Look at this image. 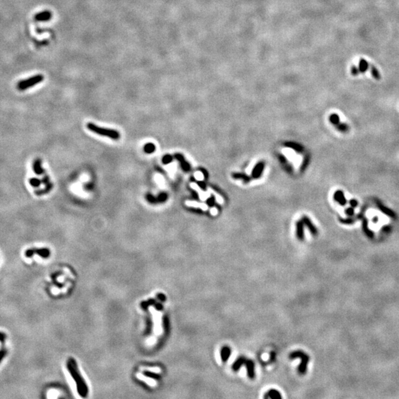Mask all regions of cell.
<instances>
[{
  "instance_id": "1",
  "label": "cell",
  "mask_w": 399,
  "mask_h": 399,
  "mask_svg": "<svg viewBox=\"0 0 399 399\" xmlns=\"http://www.w3.org/2000/svg\"><path fill=\"white\" fill-rule=\"evenodd\" d=\"M68 371L70 372V375L73 378V379L76 381L77 390H78V394L81 397L84 398L88 394V387H87V384L85 383L84 380L81 377V374L79 373L78 369V366H77L76 361L73 358H70L67 361V364Z\"/></svg>"
},
{
  "instance_id": "2",
  "label": "cell",
  "mask_w": 399,
  "mask_h": 399,
  "mask_svg": "<svg viewBox=\"0 0 399 399\" xmlns=\"http://www.w3.org/2000/svg\"><path fill=\"white\" fill-rule=\"evenodd\" d=\"M87 127L89 130L93 132L95 134L101 135V136L110 137V138L113 140H118L120 138V133L118 131L115 130V129L102 128V127L97 126V125L94 124L93 123H88L87 125Z\"/></svg>"
},
{
  "instance_id": "3",
  "label": "cell",
  "mask_w": 399,
  "mask_h": 399,
  "mask_svg": "<svg viewBox=\"0 0 399 399\" xmlns=\"http://www.w3.org/2000/svg\"><path fill=\"white\" fill-rule=\"evenodd\" d=\"M290 359H301V364L298 367V372L301 375H305L307 373V368H308V364L310 361V357L308 354L304 353L302 350H296V351L292 352L289 355Z\"/></svg>"
},
{
  "instance_id": "4",
  "label": "cell",
  "mask_w": 399,
  "mask_h": 399,
  "mask_svg": "<svg viewBox=\"0 0 399 399\" xmlns=\"http://www.w3.org/2000/svg\"><path fill=\"white\" fill-rule=\"evenodd\" d=\"M44 80V76L41 74H38L33 76L30 78L20 81L17 84V89L20 91H24L26 89H28L31 87H34L35 85L41 83Z\"/></svg>"
},
{
  "instance_id": "5",
  "label": "cell",
  "mask_w": 399,
  "mask_h": 399,
  "mask_svg": "<svg viewBox=\"0 0 399 399\" xmlns=\"http://www.w3.org/2000/svg\"><path fill=\"white\" fill-rule=\"evenodd\" d=\"M25 256L26 257L30 258L32 257L35 254H38L42 258H48L51 255V251L47 248H30V249L26 250L25 251Z\"/></svg>"
},
{
  "instance_id": "6",
  "label": "cell",
  "mask_w": 399,
  "mask_h": 399,
  "mask_svg": "<svg viewBox=\"0 0 399 399\" xmlns=\"http://www.w3.org/2000/svg\"><path fill=\"white\" fill-rule=\"evenodd\" d=\"M244 365L246 367L247 369L248 376L250 379H254L255 378V365L254 362L251 359L246 358Z\"/></svg>"
},
{
  "instance_id": "7",
  "label": "cell",
  "mask_w": 399,
  "mask_h": 399,
  "mask_svg": "<svg viewBox=\"0 0 399 399\" xmlns=\"http://www.w3.org/2000/svg\"><path fill=\"white\" fill-rule=\"evenodd\" d=\"M265 169V163L262 161L259 162L258 164H256L255 165V166L254 167L253 169L252 172H251V177L252 178L254 179H258L260 178L262 175L263 171H264Z\"/></svg>"
},
{
  "instance_id": "8",
  "label": "cell",
  "mask_w": 399,
  "mask_h": 399,
  "mask_svg": "<svg viewBox=\"0 0 399 399\" xmlns=\"http://www.w3.org/2000/svg\"><path fill=\"white\" fill-rule=\"evenodd\" d=\"M175 158L180 163V165H181L183 171H184V172H189L190 169H191V166H190L189 163L185 160L184 156H183L182 154L176 153L175 154Z\"/></svg>"
},
{
  "instance_id": "9",
  "label": "cell",
  "mask_w": 399,
  "mask_h": 399,
  "mask_svg": "<svg viewBox=\"0 0 399 399\" xmlns=\"http://www.w3.org/2000/svg\"><path fill=\"white\" fill-rule=\"evenodd\" d=\"M52 18V13L49 10H45L40 13H36L34 16V19L37 22H47Z\"/></svg>"
},
{
  "instance_id": "10",
  "label": "cell",
  "mask_w": 399,
  "mask_h": 399,
  "mask_svg": "<svg viewBox=\"0 0 399 399\" xmlns=\"http://www.w3.org/2000/svg\"><path fill=\"white\" fill-rule=\"evenodd\" d=\"M302 220L303 221L305 225V226L308 229V230L310 231L311 235H312L313 236H315V237L318 235V230H317L316 226L313 224V223L311 222V220L308 218V217L304 216L303 217H302Z\"/></svg>"
},
{
  "instance_id": "11",
  "label": "cell",
  "mask_w": 399,
  "mask_h": 399,
  "mask_svg": "<svg viewBox=\"0 0 399 399\" xmlns=\"http://www.w3.org/2000/svg\"><path fill=\"white\" fill-rule=\"evenodd\" d=\"M296 237L300 241H303L305 239V224L302 220H299L296 222Z\"/></svg>"
},
{
  "instance_id": "12",
  "label": "cell",
  "mask_w": 399,
  "mask_h": 399,
  "mask_svg": "<svg viewBox=\"0 0 399 399\" xmlns=\"http://www.w3.org/2000/svg\"><path fill=\"white\" fill-rule=\"evenodd\" d=\"M333 199L336 202H337L338 204L341 205L342 206H345L347 203V199L345 198V196H344L343 191H342V190H337V191H336L333 195Z\"/></svg>"
},
{
  "instance_id": "13",
  "label": "cell",
  "mask_w": 399,
  "mask_h": 399,
  "mask_svg": "<svg viewBox=\"0 0 399 399\" xmlns=\"http://www.w3.org/2000/svg\"><path fill=\"white\" fill-rule=\"evenodd\" d=\"M33 169L37 175H41L45 173V170L41 167V160L39 158L35 159L33 164Z\"/></svg>"
},
{
  "instance_id": "14",
  "label": "cell",
  "mask_w": 399,
  "mask_h": 399,
  "mask_svg": "<svg viewBox=\"0 0 399 399\" xmlns=\"http://www.w3.org/2000/svg\"><path fill=\"white\" fill-rule=\"evenodd\" d=\"M377 206H378V208H379V210L381 211L382 213H384V214L387 215V216H389L390 217H391V218H394L395 219L396 217V213H395L393 211H392L391 209H390L389 208L386 207L385 206H384L383 204L381 203V202H379V201H377Z\"/></svg>"
},
{
  "instance_id": "15",
  "label": "cell",
  "mask_w": 399,
  "mask_h": 399,
  "mask_svg": "<svg viewBox=\"0 0 399 399\" xmlns=\"http://www.w3.org/2000/svg\"><path fill=\"white\" fill-rule=\"evenodd\" d=\"M231 354V350L229 347L228 346H224L221 348L220 350V357H221V360H222L223 362H226V361L229 360V357H230Z\"/></svg>"
},
{
  "instance_id": "16",
  "label": "cell",
  "mask_w": 399,
  "mask_h": 399,
  "mask_svg": "<svg viewBox=\"0 0 399 399\" xmlns=\"http://www.w3.org/2000/svg\"><path fill=\"white\" fill-rule=\"evenodd\" d=\"M264 398H273V399H280L282 398V395L277 390H270L264 395Z\"/></svg>"
},
{
  "instance_id": "17",
  "label": "cell",
  "mask_w": 399,
  "mask_h": 399,
  "mask_svg": "<svg viewBox=\"0 0 399 399\" xmlns=\"http://www.w3.org/2000/svg\"><path fill=\"white\" fill-rule=\"evenodd\" d=\"M246 359V357L245 356H240L238 358L237 360L235 361V363L232 364V369L233 371L235 372H237L239 369H240L243 365H244L245 364V361Z\"/></svg>"
},
{
  "instance_id": "18",
  "label": "cell",
  "mask_w": 399,
  "mask_h": 399,
  "mask_svg": "<svg viewBox=\"0 0 399 399\" xmlns=\"http://www.w3.org/2000/svg\"><path fill=\"white\" fill-rule=\"evenodd\" d=\"M53 183H50L49 184L45 185V189H39V190H36V191H35V195H38V196H41V195H46V194L49 193V192L51 191L52 189H53Z\"/></svg>"
},
{
  "instance_id": "19",
  "label": "cell",
  "mask_w": 399,
  "mask_h": 399,
  "mask_svg": "<svg viewBox=\"0 0 399 399\" xmlns=\"http://www.w3.org/2000/svg\"><path fill=\"white\" fill-rule=\"evenodd\" d=\"M285 146L288 148H291V149L295 150V151L297 152H302L304 150V148L302 146H301L300 144L294 143V142H288V143H285Z\"/></svg>"
},
{
  "instance_id": "20",
  "label": "cell",
  "mask_w": 399,
  "mask_h": 399,
  "mask_svg": "<svg viewBox=\"0 0 399 399\" xmlns=\"http://www.w3.org/2000/svg\"><path fill=\"white\" fill-rule=\"evenodd\" d=\"M362 227H363V231H364V232L365 233V235H366L367 237H370V238L373 237L374 234L371 230H369V229L368 228V222H367V219L364 218V220H363Z\"/></svg>"
},
{
  "instance_id": "21",
  "label": "cell",
  "mask_w": 399,
  "mask_h": 399,
  "mask_svg": "<svg viewBox=\"0 0 399 399\" xmlns=\"http://www.w3.org/2000/svg\"><path fill=\"white\" fill-rule=\"evenodd\" d=\"M232 177L233 178L237 179V180L238 179L243 180V182L245 183L250 182L251 181V177L249 176H248V175L245 174H243V173H234V174H232Z\"/></svg>"
},
{
  "instance_id": "22",
  "label": "cell",
  "mask_w": 399,
  "mask_h": 399,
  "mask_svg": "<svg viewBox=\"0 0 399 399\" xmlns=\"http://www.w3.org/2000/svg\"><path fill=\"white\" fill-rule=\"evenodd\" d=\"M369 67V64L366 60L364 59V58H361L360 61H359V69L360 73H364L366 71L368 70Z\"/></svg>"
},
{
  "instance_id": "23",
  "label": "cell",
  "mask_w": 399,
  "mask_h": 399,
  "mask_svg": "<svg viewBox=\"0 0 399 399\" xmlns=\"http://www.w3.org/2000/svg\"><path fill=\"white\" fill-rule=\"evenodd\" d=\"M156 149V147L154 143H147L145 144L143 147V151L147 154H152L154 152Z\"/></svg>"
},
{
  "instance_id": "24",
  "label": "cell",
  "mask_w": 399,
  "mask_h": 399,
  "mask_svg": "<svg viewBox=\"0 0 399 399\" xmlns=\"http://www.w3.org/2000/svg\"><path fill=\"white\" fill-rule=\"evenodd\" d=\"M29 183H30L31 186L34 188H39L41 185V183H42V181H41V180L36 178V177H32V178L29 180Z\"/></svg>"
},
{
  "instance_id": "25",
  "label": "cell",
  "mask_w": 399,
  "mask_h": 399,
  "mask_svg": "<svg viewBox=\"0 0 399 399\" xmlns=\"http://www.w3.org/2000/svg\"><path fill=\"white\" fill-rule=\"evenodd\" d=\"M329 120L330 122L333 125H338L340 123V118L339 116H338V114L336 113H333L331 114V116L329 117Z\"/></svg>"
},
{
  "instance_id": "26",
  "label": "cell",
  "mask_w": 399,
  "mask_h": 399,
  "mask_svg": "<svg viewBox=\"0 0 399 399\" xmlns=\"http://www.w3.org/2000/svg\"><path fill=\"white\" fill-rule=\"evenodd\" d=\"M370 70H371V74L372 76H373L374 78L377 79V80H379L381 78V75L379 73V71L377 70V68L375 67H374L373 65L370 66Z\"/></svg>"
},
{
  "instance_id": "27",
  "label": "cell",
  "mask_w": 399,
  "mask_h": 399,
  "mask_svg": "<svg viewBox=\"0 0 399 399\" xmlns=\"http://www.w3.org/2000/svg\"><path fill=\"white\" fill-rule=\"evenodd\" d=\"M157 197V202H166L167 199H168V195L166 193V192H161L158 195V197Z\"/></svg>"
},
{
  "instance_id": "28",
  "label": "cell",
  "mask_w": 399,
  "mask_h": 399,
  "mask_svg": "<svg viewBox=\"0 0 399 399\" xmlns=\"http://www.w3.org/2000/svg\"><path fill=\"white\" fill-rule=\"evenodd\" d=\"M336 129L342 132H347L349 130V126L347 124L339 123L338 125H336Z\"/></svg>"
},
{
  "instance_id": "29",
  "label": "cell",
  "mask_w": 399,
  "mask_h": 399,
  "mask_svg": "<svg viewBox=\"0 0 399 399\" xmlns=\"http://www.w3.org/2000/svg\"><path fill=\"white\" fill-rule=\"evenodd\" d=\"M172 160H173V157L171 155V154H165L162 158V162L164 164L167 165L170 164V163L172 161Z\"/></svg>"
},
{
  "instance_id": "30",
  "label": "cell",
  "mask_w": 399,
  "mask_h": 399,
  "mask_svg": "<svg viewBox=\"0 0 399 399\" xmlns=\"http://www.w3.org/2000/svg\"><path fill=\"white\" fill-rule=\"evenodd\" d=\"M339 221L341 223H343V224H346V225H351L355 223L354 219L353 218H346V219H343V218H339Z\"/></svg>"
},
{
  "instance_id": "31",
  "label": "cell",
  "mask_w": 399,
  "mask_h": 399,
  "mask_svg": "<svg viewBox=\"0 0 399 399\" xmlns=\"http://www.w3.org/2000/svg\"><path fill=\"white\" fill-rule=\"evenodd\" d=\"M146 199H147V201L150 202V203H152V204L158 203V202H157V197H154V196L151 195V194H147V196H146Z\"/></svg>"
},
{
  "instance_id": "32",
  "label": "cell",
  "mask_w": 399,
  "mask_h": 399,
  "mask_svg": "<svg viewBox=\"0 0 399 399\" xmlns=\"http://www.w3.org/2000/svg\"><path fill=\"white\" fill-rule=\"evenodd\" d=\"M206 203H207L208 206H210V207L214 206V205L215 204V199L214 196L212 195L210 197H208V200H206Z\"/></svg>"
},
{
  "instance_id": "33",
  "label": "cell",
  "mask_w": 399,
  "mask_h": 399,
  "mask_svg": "<svg viewBox=\"0 0 399 399\" xmlns=\"http://www.w3.org/2000/svg\"><path fill=\"white\" fill-rule=\"evenodd\" d=\"M354 208L350 207V208H348L345 210V214L348 215L349 217H353L354 215Z\"/></svg>"
},
{
  "instance_id": "34",
  "label": "cell",
  "mask_w": 399,
  "mask_h": 399,
  "mask_svg": "<svg viewBox=\"0 0 399 399\" xmlns=\"http://www.w3.org/2000/svg\"><path fill=\"white\" fill-rule=\"evenodd\" d=\"M360 71H359V69L356 66H352L351 67V73L353 76H358Z\"/></svg>"
},
{
  "instance_id": "35",
  "label": "cell",
  "mask_w": 399,
  "mask_h": 399,
  "mask_svg": "<svg viewBox=\"0 0 399 399\" xmlns=\"http://www.w3.org/2000/svg\"><path fill=\"white\" fill-rule=\"evenodd\" d=\"M197 183V184L198 185L200 189L202 190H206V184L204 181H195Z\"/></svg>"
},
{
  "instance_id": "36",
  "label": "cell",
  "mask_w": 399,
  "mask_h": 399,
  "mask_svg": "<svg viewBox=\"0 0 399 399\" xmlns=\"http://www.w3.org/2000/svg\"><path fill=\"white\" fill-rule=\"evenodd\" d=\"M349 203H350V206H351V207H353V208H356V206H358V205H359V202L356 199L350 200V201H349Z\"/></svg>"
},
{
  "instance_id": "37",
  "label": "cell",
  "mask_w": 399,
  "mask_h": 399,
  "mask_svg": "<svg viewBox=\"0 0 399 399\" xmlns=\"http://www.w3.org/2000/svg\"><path fill=\"white\" fill-rule=\"evenodd\" d=\"M6 354H7V350H5V349H2V350H0V361L5 358Z\"/></svg>"
},
{
  "instance_id": "38",
  "label": "cell",
  "mask_w": 399,
  "mask_h": 399,
  "mask_svg": "<svg viewBox=\"0 0 399 399\" xmlns=\"http://www.w3.org/2000/svg\"><path fill=\"white\" fill-rule=\"evenodd\" d=\"M200 170L201 171V172L202 173V175H203L204 178L206 179V180H207L208 177V173L207 172V171H206V169H200Z\"/></svg>"
},
{
  "instance_id": "39",
  "label": "cell",
  "mask_w": 399,
  "mask_h": 399,
  "mask_svg": "<svg viewBox=\"0 0 399 399\" xmlns=\"http://www.w3.org/2000/svg\"><path fill=\"white\" fill-rule=\"evenodd\" d=\"M5 338H6V336L5 335V333H3L0 332V342H1L3 344L5 341Z\"/></svg>"
}]
</instances>
